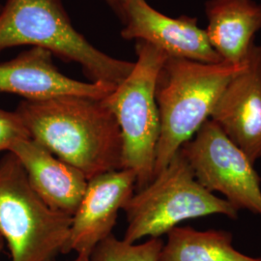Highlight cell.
<instances>
[{
  "label": "cell",
  "mask_w": 261,
  "mask_h": 261,
  "mask_svg": "<svg viewBox=\"0 0 261 261\" xmlns=\"http://www.w3.org/2000/svg\"><path fill=\"white\" fill-rule=\"evenodd\" d=\"M103 99L67 95L23 100L15 112L32 140L90 181L122 169L121 130Z\"/></svg>",
  "instance_id": "6da1fadb"
},
{
  "label": "cell",
  "mask_w": 261,
  "mask_h": 261,
  "mask_svg": "<svg viewBox=\"0 0 261 261\" xmlns=\"http://www.w3.org/2000/svg\"><path fill=\"white\" fill-rule=\"evenodd\" d=\"M244 64L245 60L240 64L177 57L165 60L155 91L161 126L155 176L209 119L225 87Z\"/></svg>",
  "instance_id": "7a4b0ae2"
},
{
  "label": "cell",
  "mask_w": 261,
  "mask_h": 261,
  "mask_svg": "<svg viewBox=\"0 0 261 261\" xmlns=\"http://www.w3.org/2000/svg\"><path fill=\"white\" fill-rule=\"evenodd\" d=\"M19 46L45 48L82 67L91 83L116 87L135 62L94 47L73 25L62 0H7L0 11V53Z\"/></svg>",
  "instance_id": "3957f363"
},
{
  "label": "cell",
  "mask_w": 261,
  "mask_h": 261,
  "mask_svg": "<svg viewBox=\"0 0 261 261\" xmlns=\"http://www.w3.org/2000/svg\"><path fill=\"white\" fill-rule=\"evenodd\" d=\"M127 219L124 241L161 238L183 221L221 214L237 219L238 210L201 186L179 150L149 184L135 192L123 207Z\"/></svg>",
  "instance_id": "277c9868"
},
{
  "label": "cell",
  "mask_w": 261,
  "mask_h": 261,
  "mask_svg": "<svg viewBox=\"0 0 261 261\" xmlns=\"http://www.w3.org/2000/svg\"><path fill=\"white\" fill-rule=\"evenodd\" d=\"M136 42L137 60L133 70L103 100L120 127L122 169L135 173L137 192L155 176L161 129L155 91L159 72L168 56L146 42Z\"/></svg>",
  "instance_id": "5b68a950"
},
{
  "label": "cell",
  "mask_w": 261,
  "mask_h": 261,
  "mask_svg": "<svg viewBox=\"0 0 261 261\" xmlns=\"http://www.w3.org/2000/svg\"><path fill=\"white\" fill-rule=\"evenodd\" d=\"M72 217L56 212L39 197L19 159L0 157V234L11 261H56L65 253Z\"/></svg>",
  "instance_id": "8992f818"
},
{
  "label": "cell",
  "mask_w": 261,
  "mask_h": 261,
  "mask_svg": "<svg viewBox=\"0 0 261 261\" xmlns=\"http://www.w3.org/2000/svg\"><path fill=\"white\" fill-rule=\"evenodd\" d=\"M180 151L207 191L223 194L238 211L261 216V178L250 159L214 121L204 122Z\"/></svg>",
  "instance_id": "52a82bcc"
},
{
  "label": "cell",
  "mask_w": 261,
  "mask_h": 261,
  "mask_svg": "<svg viewBox=\"0 0 261 261\" xmlns=\"http://www.w3.org/2000/svg\"><path fill=\"white\" fill-rule=\"evenodd\" d=\"M137 179L130 169H119L88 182L84 198L72 217L65 253L73 261H90L94 249L112 234L118 212L136 192Z\"/></svg>",
  "instance_id": "ba28073f"
},
{
  "label": "cell",
  "mask_w": 261,
  "mask_h": 261,
  "mask_svg": "<svg viewBox=\"0 0 261 261\" xmlns=\"http://www.w3.org/2000/svg\"><path fill=\"white\" fill-rule=\"evenodd\" d=\"M210 119L252 164L261 158V46L252 45L242 70L225 87Z\"/></svg>",
  "instance_id": "9c48e42d"
},
{
  "label": "cell",
  "mask_w": 261,
  "mask_h": 261,
  "mask_svg": "<svg viewBox=\"0 0 261 261\" xmlns=\"http://www.w3.org/2000/svg\"><path fill=\"white\" fill-rule=\"evenodd\" d=\"M121 21L123 39L146 42L168 57L203 63L224 61L195 18L181 16L173 19L151 7L146 0H130Z\"/></svg>",
  "instance_id": "30bf717a"
},
{
  "label": "cell",
  "mask_w": 261,
  "mask_h": 261,
  "mask_svg": "<svg viewBox=\"0 0 261 261\" xmlns=\"http://www.w3.org/2000/svg\"><path fill=\"white\" fill-rule=\"evenodd\" d=\"M115 87L84 83L63 75L54 63V55L31 47L15 58L0 63V93L16 94L28 101L59 96H84L103 99Z\"/></svg>",
  "instance_id": "8fae6325"
},
{
  "label": "cell",
  "mask_w": 261,
  "mask_h": 261,
  "mask_svg": "<svg viewBox=\"0 0 261 261\" xmlns=\"http://www.w3.org/2000/svg\"><path fill=\"white\" fill-rule=\"evenodd\" d=\"M8 152L19 159L39 197L50 209L73 217L88 186L84 174L31 138L17 141Z\"/></svg>",
  "instance_id": "7c38bea8"
},
{
  "label": "cell",
  "mask_w": 261,
  "mask_h": 261,
  "mask_svg": "<svg viewBox=\"0 0 261 261\" xmlns=\"http://www.w3.org/2000/svg\"><path fill=\"white\" fill-rule=\"evenodd\" d=\"M205 12L211 46L225 62L242 63L261 29V4L254 0H208Z\"/></svg>",
  "instance_id": "4fadbf2b"
},
{
  "label": "cell",
  "mask_w": 261,
  "mask_h": 261,
  "mask_svg": "<svg viewBox=\"0 0 261 261\" xmlns=\"http://www.w3.org/2000/svg\"><path fill=\"white\" fill-rule=\"evenodd\" d=\"M158 261H261V257L237 251L227 231L176 226L168 232Z\"/></svg>",
  "instance_id": "5bb4252c"
},
{
  "label": "cell",
  "mask_w": 261,
  "mask_h": 261,
  "mask_svg": "<svg viewBox=\"0 0 261 261\" xmlns=\"http://www.w3.org/2000/svg\"><path fill=\"white\" fill-rule=\"evenodd\" d=\"M164 243L161 238H150L132 244L111 234L97 245L90 261H158Z\"/></svg>",
  "instance_id": "9a60e30c"
},
{
  "label": "cell",
  "mask_w": 261,
  "mask_h": 261,
  "mask_svg": "<svg viewBox=\"0 0 261 261\" xmlns=\"http://www.w3.org/2000/svg\"><path fill=\"white\" fill-rule=\"evenodd\" d=\"M30 139V135L16 112L0 109V154L8 152L19 140Z\"/></svg>",
  "instance_id": "2e32d148"
},
{
  "label": "cell",
  "mask_w": 261,
  "mask_h": 261,
  "mask_svg": "<svg viewBox=\"0 0 261 261\" xmlns=\"http://www.w3.org/2000/svg\"><path fill=\"white\" fill-rule=\"evenodd\" d=\"M102 1L114 12V14L119 18L120 20L124 18L126 9L130 2V0H102Z\"/></svg>",
  "instance_id": "e0dca14e"
},
{
  "label": "cell",
  "mask_w": 261,
  "mask_h": 261,
  "mask_svg": "<svg viewBox=\"0 0 261 261\" xmlns=\"http://www.w3.org/2000/svg\"><path fill=\"white\" fill-rule=\"evenodd\" d=\"M4 245H5V241H4V239H3V237H2V235L0 234V252L3 251V248H4Z\"/></svg>",
  "instance_id": "ac0fdd59"
},
{
  "label": "cell",
  "mask_w": 261,
  "mask_h": 261,
  "mask_svg": "<svg viewBox=\"0 0 261 261\" xmlns=\"http://www.w3.org/2000/svg\"><path fill=\"white\" fill-rule=\"evenodd\" d=\"M1 9H2V5H0V11H1Z\"/></svg>",
  "instance_id": "d6986e66"
}]
</instances>
